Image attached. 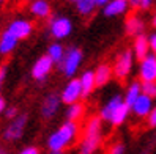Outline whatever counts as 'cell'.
<instances>
[{
	"label": "cell",
	"instance_id": "cell-27",
	"mask_svg": "<svg viewBox=\"0 0 156 154\" xmlns=\"http://www.w3.org/2000/svg\"><path fill=\"white\" fill-rule=\"evenodd\" d=\"M109 154H125V145L123 143H114L111 146V151H109Z\"/></svg>",
	"mask_w": 156,
	"mask_h": 154
},
{
	"label": "cell",
	"instance_id": "cell-22",
	"mask_svg": "<svg viewBox=\"0 0 156 154\" xmlns=\"http://www.w3.org/2000/svg\"><path fill=\"white\" fill-rule=\"evenodd\" d=\"M84 115H85V107H84V104H82V102H76V104L68 105L66 112H65V118H66V121L77 123Z\"/></svg>",
	"mask_w": 156,
	"mask_h": 154
},
{
	"label": "cell",
	"instance_id": "cell-5",
	"mask_svg": "<svg viewBox=\"0 0 156 154\" xmlns=\"http://www.w3.org/2000/svg\"><path fill=\"white\" fill-rule=\"evenodd\" d=\"M27 123H29V115H27V113H19L5 128V131H3V140H6V142H17V140H21L22 135H24V131L27 128Z\"/></svg>",
	"mask_w": 156,
	"mask_h": 154
},
{
	"label": "cell",
	"instance_id": "cell-1",
	"mask_svg": "<svg viewBox=\"0 0 156 154\" xmlns=\"http://www.w3.org/2000/svg\"><path fill=\"white\" fill-rule=\"evenodd\" d=\"M79 135V124L73 121H65L58 129H55L48 139V148L51 151H65L76 142Z\"/></svg>",
	"mask_w": 156,
	"mask_h": 154
},
{
	"label": "cell",
	"instance_id": "cell-29",
	"mask_svg": "<svg viewBox=\"0 0 156 154\" xmlns=\"http://www.w3.org/2000/svg\"><path fill=\"white\" fill-rule=\"evenodd\" d=\"M3 113H5V116H6L8 120H14L16 116L19 115V113H17V108H16V107H6Z\"/></svg>",
	"mask_w": 156,
	"mask_h": 154
},
{
	"label": "cell",
	"instance_id": "cell-31",
	"mask_svg": "<svg viewBox=\"0 0 156 154\" xmlns=\"http://www.w3.org/2000/svg\"><path fill=\"white\" fill-rule=\"evenodd\" d=\"M17 154H40V149L36 148V146H25V148H22Z\"/></svg>",
	"mask_w": 156,
	"mask_h": 154
},
{
	"label": "cell",
	"instance_id": "cell-23",
	"mask_svg": "<svg viewBox=\"0 0 156 154\" xmlns=\"http://www.w3.org/2000/svg\"><path fill=\"white\" fill-rule=\"evenodd\" d=\"M129 113H131V108L128 107L125 102L123 104H120L118 105V108L112 113V116H111V123L112 126H122L126 120H128V116H129Z\"/></svg>",
	"mask_w": 156,
	"mask_h": 154
},
{
	"label": "cell",
	"instance_id": "cell-32",
	"mask_svg": "<svg viewBox=\"0 0 156 154\" xmlns=\"http://www.w3.org/2000/svg\"><path fill=\"white\" fill-rule=\"evenodd\" d=\"M154 0H139V8L140 10H150Z\"/></svg>",
	"mask_w": 156,
	"mask_h": 154
},
{
	"label": "cell",
	"instance_id": "cell-18",
	"mask_svg": "<svg viewBox=\"0 0 156 154\" xmlns=\"http://www.w3.org/2000/svg\"><path fill=\"white\" fill-rule=\"evenodd\" d=\"M79 84H80V88H82V98L91 94V91H93L95 87H96L93 69H85L82 72L80 77H79Z\"/></svg>",
	"mask_w": 156,
	"mask_h": 154
},
{
	"label": "cell",
	"instance_id": "cell-12",
	"mask_svg": "<svg viewBox=\"0 0 156 154\" xmlns=\"http://www.w3.org/2000/svg\"><path fill=\"white\" fill-rule=\"evenodd\" d=\"M153 99L145 96V94H140L137 98V101L131 105V112L134 113V116L137 118H147L150 115V112L153 110Z\"/></svg>",
	"mask_w": 156,
	"mask_h": 154
},
{
	"label": "cell",
	"instance_id": "cell-38",
	"mask_svg": "<svg viewBox=\"0 0 156 154\" xmlns=\"http://www.w3.org/2000/svg\"><path fill=\"white\" fill-rule=\"evenodd\" d=\"M69 2H71V3H73V5H76V3H77V2H79V0H69Z\"/></svg>",
	"mask_w": 156,
	"mask_h": 154
},
{
	"label": "cell",
	"instance_id": "cell-7",
	"mask_svg": "<svg viewBox=\"0 0 156 154\" xmlns=\"http://www.w3.org/2000/svg\"><path fill=\"white\" fill-rule=\"evenodd\" d=\"M139 79L140 84L156 82V55L148 53L144 60L139 61Z\"/></svg>",
	"mask_w": 156,
	"mask_h": 154
},
{
	"label": "cell",
	"instance_id": "cell-25",
	"mask_svg": "<svg viewBox=\"0 0 156 154\" xmlns=\"http://www.w3.org/2000/svg\"><path fill=\"white\" fill-rule=\"evenodd\" d=\"M76 6V10L80 16H84V17H88L95 13L96 10V5L93 0H79V2L74 5Z\"/></svg>",
	"mask_w": 156,
	"mask_h": 154
},
{
	"label": "cell",
	"instance_id": "cell-35",
	"mask_svg": "<svg viewBox=\"0 0 156 154\" xmlns=\"http://www.w3.org/2000/svg\"><path fill=\"white\" fill-rule=\"evenodd\" d=\"M5 108H6V102H5V99L0 96V113L5 112Z\"/></svg>",
	"mask_w": 156,
	"mask_h": 154
},
{
	"label": "cell",
	"instance_id": "cell-33",
	"mask_svg": "<svg viewBox=\"0 0 156 154\" xmlns=\"http://www.w3.org/2000/svg\"><path fill=\"white\" fill-rule=\"evenodd\" d=\"M6 66H0V90H2L3 84H5V79H6Z\"/></svg>",
	"mask_w": 156,
	"mask_h": 154
},
{
	"label": "cell",
	"instance_id": "cell-4",
	"mask_svg": "<svg viewBox=\"0 0 156 154\" xmlns=\"http://www.w3.org/2000/svg\"><path fill=\"white\" fill-rule=\"evenodd\" d=\"M133 66H134V53H133L131 49H126V50L118 53V57L115 58V63L112 66L114 76L117 79L123 80V79H126L128 76L131 74Z\"/></svg>",
	"mask_w": 156,
	"mask_h": 154
},
{
	"label": "cell",
	"instance_id": "cell-16",
	"mask_svg": "<svg viewBox=\"0 0 156 154\" xmlns=\"http://www.w3.org/2000/svg\"><path fill=\"white\" fill-rule=\"evenodd\" d=\"M145 29V22L140 16H137V14H131V16H128L126 17V22H125V30L128 35H131V36H139L142 35Z\"/></svg>",
	"mask_w": 156,
	"mask_h": 154
},
{
	"label": "cell",
	"instance_id": "cell-28",
	"mask_svg": "<svg viewBox=\"0 0 156 154\" xmlns=\"http://www.w3.org/2000/svg\"><path fill=\"white\" fill-rule=\"evenodd\" d=\"M147 124H148V128H156V105L153 107L150 115L147 116Z\"/></svg>",
	"mask_w": 156,
	"mask_h": 154
},
{
	"label": "cell",
	"instance_id": "cell-3",
	"mask_svg": "<svg viewBox=\"0 0 156 154\" xmlns=\"http://www.w3.org/2000/svg\"><path fill=\"white\" fill-rule=\"evenodd\" d=\"M82 60H84V53L82 50L76 46H71L65 50V55H63V60L58 63V68H60V72L65 77H69L73 79L82 65Z\"/></svg>",
	"mask_w": 156,
	"mask_h": 154
},
{
	"label": "cell",
	"instance_id": "cell-34",
	"mask_svg": "<svg viewBox=\"0 0 156 154\" xmlns=\"http://www.w3.org/2000/svg\"><path fill=\"white\" fill-rule=\"evenodd\" d=\"M93 2H95L96 8H98V6H99V8H104L109 2H111V0H93Z\"/></svg>",
	"mask_w": 156,
	"mask_h": 154
},
{
	"label": "cell",
	"instance_id": "cell-13",
	"mask_svg": "<svg viewBox=\"0 0 156 154\" xmlns=\"http://www.w3.org/2000/svg\"><path fill=\"white\" fill-rule=\"evenodd\" d=\"M125 101H123V96L122 94H114L112 98H109L107 99V102L101 107V110H99V118H101V121H111V116H112V113L118 108V105L120 104H123Z\"/></svg>",
	"mask_w": 156,
	"mask_h": 154
},
{
	"label": "cell",
	"instance_id": "cell-11",
	"mask_svg": "<svg viewBox=\"0 0 156 154\" xmlns=\"http://www.w3.org/2000/svg\"><path fill=\"white\" fill-rule=\"evenodd\" d=\"M60 104H62V99H60V94L57 93H49L48 96L44 98V101L41 104V116L44 120H51L55 116V113L58 112L60 108Z\"/></svg>",
	"mask_w": 156,
	"mask_h": 154
},
{
	"label": "cell",
	"instance_id": "cell-41",
	"mask_svg": "<svg viewBox=\"0 0 156 154\" xmlns=\"http://www.w3.org/2000/svg\"><path fill=\"white\" fill-rule=\"evenodd\" d=\"M29 2H33V0H29Z\"/></svg>",
	"mask_w": 156,
	"mask_h": 154
},
{
	"label": "cell",
	"instance_id": "cell-15",
	"mask_svg": "<svg viewBox=\"0 0 156 154\" xmlns=\"http://www.w3.org/2000/svg\"><path fill=\"white\" fill-rule=\"evenodd\" d=\"M129 8V3L128 0H111L104 8H103V14L106 17H115V16H120L125 14Z\"/></svg>",
	"mask_w": 156,
	"mask_h": 154
},
{
	"label": "cell",
	"instance_id": "cell-40",
	"mask_svg": "<svg viewBox=\"0 0 156 154\" xmlns=\"http://www.w3.org/2000/svg\"><path fill=\"white\" fill-rule=\"evenodd\" d=\"M3 2H5V0H0V3H3Z\"/></svg>",
	"mask_w": 156,
	"mask_h": 154
},
{
	"label": "cell",
	"instance_id": "cell-9",
	"mask_svg": "<svg viewBox=\"0 0 156 154\" xmlns=\"http://www.w3.org/2000/svg\"><path fill=\"white\" fill-rule=\"evenodd\" d=\"M6 30L10 32L17 41H21V39L29 38V36L32 35L33 24L29 19H14L13 22H10V25H8Z\"/></svg>",
	"mask_w": 156,
	"mask_h": 154
},
{
	"label": "cell",
	"instance_id": "cell-37",
	"mask_svg": "<svg viewBox=\"0 0 156 154\" xmlns=\"http://www.w3.org/2000/svg\"><path fill=\"white\" fill-rule=\"evenodd\" d=\"M0 154H10L6 149H3V148H0Z\"/></svg>",
	"mask_w": 156,
	"mask_h": 154
},
{
	"label": "cell",
	"instance_id": "cell-21",
	"mask_svg": "<svg viewBox=\"0 0 156 154\" xmlns=\"http://www.w3.org/2000/svg\"><path fill=\"white\" fill-rule=\"evenodd\" d=\"M142 94V84L140 80H134V82H131L129 85H128L126 91H125V96H123V101L125 104L131 108V105L137 101V98H139Z\"/></svg>",
	"mask_w": 156,
	"mask_h": 154
},
{
	"label": "cell",
	"instance_id": "cell-2",
	"mask_svg": "<svg viewBox=\"0 0 156 154\" xmlns=\"http://www.w3.org/2000/svg\"><path fill=\"white\" fill-rule=\"evenodd\" d=\"M101 128H103V121L96 116H90V120L85 124V132L84 139H82L79 145V154H95L96 149L99 148L101 140H103V134H101Z\"/></svg>",
	"mask_w": 156,
	"mask_h": 154
},
{
	"label": "cell",
	"instance_id": "cell-39",
	"mask_svg": "<svg viewBox=\"0 0 156 154\" xmlns=\"http://www.w3.org/2000/svg\"><path fill=\"white\" fill-rule=\"evenodd\" d=\"M142 154H148V152H147V151H144V152H142Z\"/></svg>",
	"mask_w": 156,
	"mask_h": 154
},
{
	"label": "cell",
	"instance_id": "cell-14",
	"mask_svg": "<svg viewBox=\"0 0 156 154\" xmlns=\"http://www.w3.org/2000/svg\"><path fill=\"white\" fill-rule=\"evenodd\" d=\"M133 53H134V58L137 60H144L150 52V44H148V36H145L144 33L139 35V36H136L134 38V43H133Z\"/></svg>",
	"mask_w": 156,
	"mask_h": 154
},
{
	"label": "cell",
	"instance_id": "cell-6",
	"mask_svg": "<svg viewBox=\"0 0 156 154\" xmlns=\"http://www.w3.org/2000/svg\"><path fill=\"white\" fill-rule=\"evenodd\" d=\"M49 32L55 39L68 38L73 32V22L66 16H55L49 19Z\"/></svg>",
	"mask_w": 156,
	"mask_h": 154
},
{
	"label": "cell",
	"instance_id": "cell-36",
	"mask_svg": "<svg viewBox=\"0 0 156 154\" xmlns=\"http://www.w3.org/2000/svg\"><path fill=\"white\" fill-rule=\"evenodd\" d=\"M151 25L154 27V30H156V11H154V14H153V17H151Z\"/></svg>",
	"mask_w": 156,
	"mask_h": 154
},
{
	"label": "cell",
	"instance_id": "cell-10",
	"mask_svg": "<svg viewBox=\"0 0 156 154\" xmlns=\"http://www.w3.org/2000/svg\"><path fill=\"white\" fill-rule=\"evenodd\" d=\"M52 68H54V61L48 55H41L32 66V77L35 80H38V82H43L51 74Z\"/></svg>",
	"mask_w": 156,
	"mask_h": 154
},
{
	"label": "cell",
	"instance_id": "cell-17",
	"mask_svg": "<svg viewBox=\"0 0 156 154\" xmlns=\"http://www.w3.org/2000/svg\"><path fill=\"white\" fill-rule=\"evenodd\" d=\"M93 72H95V82H96V87L106 85L109 80L114 77L112 66L109 65V63H101V65H98L96 69H93Z\"/></svg>",
	"mask_w": 156,
	"mask_h": 154
},
{
	"label": "cell",
	"instance_id": "cell-8",
	"mask_svg": "<svg viewBox=\"0 0 156 154\" xmlns=\"http://www.w3.org/2000/svg\"><path fill=\"white\" fill-rule=\"evenodd\" d=\"M80 98H82V88L79 84V79H69V82L62 90V94H60L62 102L71 105V104L79 102Z\"/></svg>",
	"mask_w": 156,
	"mask_h": 154
},
{
	"label": "cell",
	"instance_id": "cell-19",
	"mask_svg": "<svg viewBox=\"0 0 156 154\" xmlns=\"http://www.w3.org/2000/svg\"><path fill=\"white\" fill-rule=\"evenodd\" d=\"M29 10L35 17L46 19V17L51 16V3L48 0H33V2H30Z\"/></svg>",
	"mask_w": 156,
	"mask_h": 154
},
{
	"label": "cell",
	"instance_id": "cell-30",
	"mask_svg": "<svg viewBox=\"0 0 156 154\" xmlns=\"http://www.w3.org/2000/svg\"><path fill=\"white\" fill-rule=\"evenodd\" d=\"M148 44H150V52L156 55V30L148 36Z\"/></svg>",
	"mask_w": 156,
	"mask_h": 154
},
{
	"label": "cell",
	"instance_id": "cell-20",
	"mask_svg": "<svg viewBox=\"0 0 156 154\" xmlns=\"http://www.w3.org/2000/svg\"><path fill=\"white\" fill-rule=\"evenodd\" d=\"M17 43L19 41H17L8 30L2 32V35H0V55H10V53L16 49Z\"/></svg>",
	"mask_w": 156,
	"mask_h": 154
},
{
	"label": "cell",
	"instance_id": "cell-26",
	"mask_svg": "<svg viewBox=\"0 0 156 154\" xmlns=\"http://www.w3.org/2000/svg\"><path fill=\"white\" fill-rule=\"evenodd\" d=\"M142 94L154 99L156 98V82H145V84H142Z\"/></svg>",
	"mask_w": 156,
	"mask_h": 154
},
{
	"label": "cell",
	"instance_id": "cell-24",
	"mask_svg": "<svg viewBox=\"0 0 156 154\" xmlns=\"http://www.w3.org/2000/svg\"><path fill=\"white\" fill-rule=\"evenodd\" d=\"M65 47L62 46V44L57 41V43H52L51 46L48 47V53H46V55H48L52 61H54V65H58V63L63 60V55H65Z\"/></svg>",
	"mask_w": 156,
	"mask_h": 154
}]
</instances>
